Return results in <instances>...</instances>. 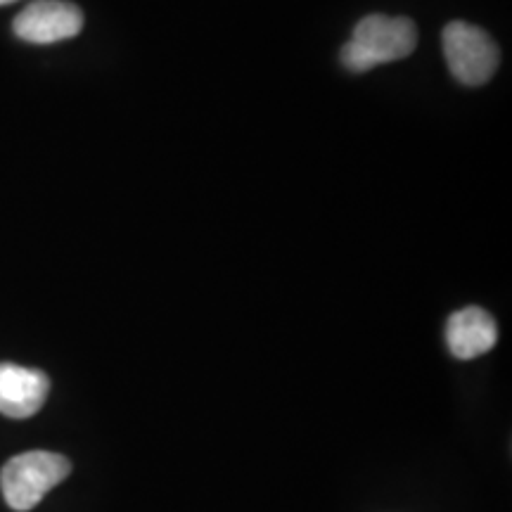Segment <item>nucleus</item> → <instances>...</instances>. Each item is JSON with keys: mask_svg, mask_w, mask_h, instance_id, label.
I'll return each mask as SVG.
<instances>
[{"mask_svg": "<svg viewBox=\"0 0 512 512\" xmlns=\"http://www.w3.org/2000/svg\"><path fill=\"white\" fill-rule=\"evenodd\" d=\"M10 3H15V0H0V5H10Z\"/></svg>", "mask_w": 512, "mask_h": 512, "instance_id": "obj_7", "label": "nucleus"}, {"mask_svg": "<svg viewBox=\"0 0 512 512\" xmlns=\"http://www.w3.org/2000/svg\"><path fill=\"white\" fill-rule=\"evenodd\" d=\"M72 472V463L60 453L27 451L10 458L0 472V489L12 510H34L50 489L64 482Z\"/></svg>", "mask_w": 512, "mask_h": 512, "instance_id": "obj_2", "label": "nucleus"}, {"mask_svg": "<svg viewBox=\"0 0 512 512\" xmlns=\"http://www.w3.org/2000/svg\"><path fill=\"white\" fill-rule=\"evenodd\" d=\"M50 380L46 373L22 368L15 363H0V413L24 420L36 415L48 399Z\"/></svg>", "mask_w": 512, "mask_h": 512, "instance_id": "obj_5", "label": "nucleus"}, {"mask_svg": "<svg viewBox=\"0 0 512 512\" xmlns=\"http://www.w3.org/2000/svg\"><path fill=\"white\" fill-rule=\"evenodd\" d=\"M441 43L448 69L463 86H482L496 74L501 53L484 29L467 22H451L441 34Z\"/></svg>", "mask_w": 512, "mask_h": 512, "instance_id": "obj_3", "label": "nucleus"}, {"mask_svg": "<svg viewBox=\"0 0 512 512\" xmlns=\"http://www.w3.org/2000/svg\"><path fill=\"white\" fill-rule=\"evenodd\" d=\"M446 342L453 356L460 361H470L496 347L498 325L489 311L479 306H465L448 318Z\"/></svg>", "mask_w": 512, "mask_h": 512, "instance_id": "obj_6", "label": "nucleus"}, {"mask_svg": "<svg viewBox=\"0 0 512 512\" xmlns=\"http://www.w3.org/2000/svg\"><path fill=\"white\" fill-rule=\"evenodd\" d=\"M418 46V29L408 17L368 15L356 24L351 41L344 43L342 64L349 72H370V69L408 57Z\"/></svg>", "mask_w": 512, "mask_h": 512, "instance_id": "obj_1", "label": "nucleus"}, {"mask_svg": "<svg viewBox=\"0 0 512 512\" xmlns=\"http://www.w3.org/2000/svg\"><path fill=\"white\" fill-rule=\"evenodd\" d=\"M15 36L34 46L67 41L81 34L83 12L67 0H36L24 8L12 22Z\"/></svg>", "mask_w": 512, "mask_h": 512, "instance_id": "obj_4", "label": "nucleus"}]
</instances>
